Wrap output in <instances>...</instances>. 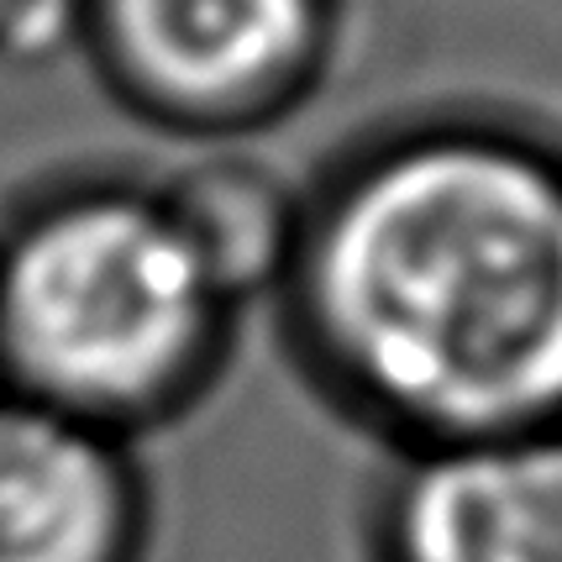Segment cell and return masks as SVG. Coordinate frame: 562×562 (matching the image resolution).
Segmentation results:
<instances>
[{"instance_id": "8992f818", "label": "cell", "mask_w": 562, "mask_h": 562, "mask_svg": "<svg viewBox=\"0 0 562 562\" xmlns=\"http://www.w3.org/2000/svg\"><path fill=\"white\" fill-rule=\"evenodd\" d=\"M173 216L200 252L216 290L247 311L252 300H273L284 284L300 232V190L252 158H205L164 184Z\"/></svg>"}, {"instance_id": "7a4b0ae2", "label": "cell", "mask_w": 562, "mask_h": 562, "mask_svg": "<svg viewBox=\"0 0 562 562\" xmlns=\"http://www.w3.org/2000/svg\"><path fill=\"white\" fill-rule=\"evenodd\" d=\"M237 316L164 184H74L0 237V390L111 437L195 411Z\"/></svg>"}, {"instance_id": "277c9868", "label": "cell", "mask_w": 562, "mask_h": 562, "mask_svg": "<svg viewBox=\"0 0 562 562\" xmlns=\"http://www.w3.org/2000/svg\"><path fill=\"white\" fill-rule=\"evenodd\" d=\"M373 562H562V426L400 452L368 515Z\"/></svg>"}, {"instance_id": "6da1fadb", "label": "cell", "mask_w": 562, "mask_h": 562, "mask_svg": "<svg viewBox=\"0 0 562 562\" xmlns=\"http://www.w3.org/2000/svg\"><path fill=\"white\" fill-rule=\"evenodd\" d=\"M305 384L394 458L562 426V143L437 111L300 190L273 294Z\"/></svg>"}, {"instance_id": "5b68a950", "label": "cell", "mask_w": 562, "mask_h": 562, "mask_svg": "<svg viewBox=\"0 0 562 562\" xmlns=\"http://www.w3.org/2000/svg\"><path fill=\"white\" fill-rule=\"evenodd\" d=\"M147 531L132 441L0 390V562H143Z\"/></svg>"}, {"instance_id": "52a82bcc", "label": "cell", "mask_w": 562, "mask_h": 562, "mask_svg": "<svg viewBox=\"0 0 562 562\" xmlns=\"http://www.w3.org/2000/svg\"><path fill=\"white\" fill-rule=\"evenodd\" d=\"M43 0H0V43H16Z\"/></svg>"}, {"instance_id": "3957f363", "label": "cell", "mask_w": 562, "mask_h": 562, "mask_svg": "<svg viewBox=\"0 0 562 562\" xmlns=\"http://www.w3.org/2000/svg\"><path fill=\"white\" fill-rule=\"evenodd\" d=\"M105 85L173 137L237 143L294 116L337 53V0H79Z\"/></svg>"}]
</instances>
